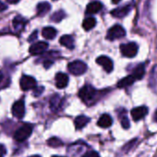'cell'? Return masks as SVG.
<instances>
[{
	"mask_svg": "<svg viewBox=\"0 0 157 157\" xmlns=\"http://www.w3.org/2000/svg\"><path fill=\"white\" fill-rule=\"evenodd\" d=\"M51 10V5L48 2H40L37 6V14L40 17L45 16Z\"/></svg>",
	"mask_w": 157,
	"mask_h": 157,
	"instance_id": "cell-21",
	"label": "cell"
},
{
	"mask_svg": "<svg viewBox=\"0 0 157 157\" xmlns=\"http://www.w3.org/2000/svg\"><path fill=\"white\" fill-rule=\"evenodd\" d=\"M26 23H27V20L24 17H20V16H17L13 19V27H14L15 30H17V31L23 30V29L25 28Z\"/></svg>",
	"mask_w": 157,
	"mask_h": 157,
	"instance_id": "cell-20",
	"label": "cell"
},
{
	"mask_svg": "<svg viewBox=\"0 0 157 157\" xmlns=\"http://www.w3.org/2000/svg\"><path fill=\"white\" fill-rule=\"evenodd\" d=\"M53 1H56V0H53Z\"/></svg>",
	"mask_w": 157,
	"mask_h": 157,
	"instance_id": "cell-40",
	"label": "cell"
},
{
	"mask_svg": "<svg viewBox=\"0 0 157 157\" xmlns=\"http://www.w3.org/2000/svg\"><path fill=\"white\" fill-rule=\"evenodd\" d=\"M37 35H38V31L37 30H34L31 34H30V36H29V42H32V41H34L36 39H37Z\"/></svg>",
	"mask_w": 157,
	"mask_h": 157,
	"instance_id": "cell-30",
	"label": "cell"
},
{
	"mask_svg": "<svg viewBox=\"0 0 157 157\" xmlns=\"http://www.w3.org/2000/svg\"><path fill=\"white\" fill-rule=\"evenodd\" d=\"M8 3H10V4H17V3H18L19 2V0H6Z\"/></svg>",
	"mask_w": 157,
	"mask_h": 157,
	"instance_id": "cell-34",
	"label": "cell"
},
{
	"mask_svg": "<svg viewBox=\"0 0 157 157\" xmlns=\"http://www.w3.org/2000/svg\"><path fill=\"white\" fill-rule=\"evenodd\" d=\"M52 157H63V156H57V155H54V156H52Z\"/></svg>",
	"mask_w": 157,
	"mask_h": 157,
	"instance_id": "cell-39",
	"label": "cell"
},
{
	"mask_svg": "<svg viewBox=\"0 0 157 157\" xmlns=\"http://www.w3.org/2000/svg\"><path fill=\"white\" fill-rule=\"evenodd\" d=\"M20 87L24 91L34 89L35 87H37V81L32 76L23 75L20 79Z\"/></svg>",
	"mask_w": 157,
	"mask_h": 157,
	"instance_id": "cell-7",
	"label": "cell"
},
{
	"mask_svg": "<svg viewBox=\"0 0 157 157\" xmlns=\"http://www.w3.org/2000/svg\"><path fill=\"white\" fill-rule=\"evenodd\" d=\"M6 8H7L6 5L5 3H3V2H1V1H0V12H2V11L6 10Z\"/></svg>",
	"mask_w": 157,
	"mask_h": 157,
	"instance_id": "cell-33",
	"label": "cell"
},
{
	"mask_svg": "<svg viewBox=\"0 0 157 157\" xmlns=\"http://www.w3.org/2000/svg\"><path fill=\"white\" fill-rule=\"evenodd\" d=\"M144 74H145V65L144 63H141L133 70L132 75L135 77L136 80H140L144 76Z\"/></svg>",
	"mask_w": 157,
	"mask_h": 157,
	"instance_id": "cell-24",
	"label": "cell"
},
{
	"mask_svg": "<svg viewBox=\"0 0 157 157\" xmlns=\"http://www.w3.org/2000/svg\"><path fill=\"white\" fill-rule=\"evenodd\" d=\"M112 118L109 115V114H103L98 121V125L100 127V128H104V129H107V128H109L111 125H112Z\"/></svg>",
	"mask_w": 157,
	"mask_h": 157,
	"instance_id": "cell-15",
	"label": "cell"
},
{
	"mask_svg": "<svg viewBox=\"0 0 157 157\" xmlns=\"http://www.w3.org/2000/svg\"><path fill=\"white\" fill-rule=\"evenodd\" d=\"M82 157H100L99 156V155H98V153H97V152H95V151H88V152H86V153H85Z\"/></svg>",
	"mask_w": 157,
	"mask_h": 157,
	"instance_id": "cell-28",
	"label": "cell"
},
{
	"mask_svg": "<svg viewBox=\"0 0 157 157\" xmlns=\"http://www.w3.org/2000/svg\"><path fill=\"white\" fill-rule=\"evenodd\" d=\"M64 17H65V13H64V11L59 10V11H56L55 13L52 14V16L51 17V20L53 21V22L58 23V22L62 21Z\"/></svg>",
	"mask_w": 157,
	"mask_h": 157,
	"instance_id": "cell-25",
	"label": "cell"
},
{
	"mask_svg": "<svg viewBox=\"0 0 157 157\" xmlns=\"http://www.w3.org/2000/svg\"><path fill=\"white\" fill-rule=\"evenodd\" d=\"M132 117L133 119V121H138L142 119H144L147 114H148V108L145 106H141V107H137L132 109Z\"/></svg>",
	"mask_w": 157,
	"mask_h": 157,
	"instance_id": "cell-10",
	"label": "cell"
},
{
	"mask_svg": "<svg viewBox=\"0 0 157 157\" xmlns=\"http://www.w3.org/2000/svg\"><path fill=\"white\" fill-rule=\"evenodd\" d=\"M154 121L157 122V110L155 111V115H154Z\"/></svg>",
	"mask_w": 157,
	"mask_h": 157,
	"instance_id": "cell-35",
	"label": "cell"
},
{
	"mask_svg": "<svg viewBox=\"0 0 157 157\" xmlns=\"http://www.w3.org/2000/svg\"><path fill=\"white\" fill-rule=\"evenodd\" d=\"M32 130H33V127L31 124H24L22 125L21 127H19L14 133V139L17 141V142H24L26 141L27 139L29 138V136L31 135L32 133Z\"/></svg>",
	"mask_w": 157,
	"mask_h": 157,
	"instance_id": "cell-2",
	"label": "cell"
},
{
	"mask_svg": "<svg viewBox=\"0 0 157 157\" xmlns=\"http://www.w3.org/2000/svg\"><path fill=\"white\" fill-rule=\"evenodd\" d=\"M149 86L150 88L157 94V64L153 68L150 78H149Z\"/></svg>",
	"mask_w": 157,
	"mask_h": 157,
	"instance_id": "cell-17",
	"label": "cell"
},
{
	"mask_svg": "<svg viewBox=\"0 0 157 157\" xmlns=\"http://www.w3.org/2000/svg\"><path fill=\"white\" fill-rule=\"evenodd\" d=\"M96 62H97L98 64L101 65L102 68L107 73H111L112 72V70H113V62L109 57L105 56V55H101V56L97 58Z\"/></svg>",
	"mask_w": 157,
	"mask_h": 157,
	"instance_id": "cell-9",
	"label": "cell"
},
{
	"mask_svg": "<svg viewBox=\"0 0 157 157\" xmlns=\"http://www.w3.org/2000/svg\"><path fill=\"white\" fill-rule=\"evenodd\" d=\"M29 157H40V155H32V156H29Z\"/></svg>",
	"mask_w": 157,
	"mask_h": 157,
	"instance_id": "cell-38",
	"label": "cell"
},
{
	"mask_svg": "<svg viewBox=\"0 0 157 157\" xmlns=\"http://www.w3.org/2000/svg\"><path fill=\"white\" fill-rule=\"evenodd\" d=\"M60 43L69 50H73L75 48V40L70 35H63L60 39Z\"/></svg>",
	"mask_w": 157,
	"mask_h": 157,
	"instance_id": "cell-18",
	"label": "cell"
},
{
	"mask_svg": "<svg viewBox=\"0 0 157 157\" xmlns=\"http://www.w3.org/2000/svg\"><path fill=\"white\" fill-rule=\"evenodd\" d=\"M42 36L47 39V40H52L55 38L56 34H57V30L52 28V27H45L43 29H42V32H41Z\"/></svg>",
	"mask_w": 157,
	"mask_h": 157,
	"instance_id": "cell-23",
	"label": "cell"
},
{
	"mask_svg": "<svg viewBox=\"0 0 157 157\" xmlns=\"http://www.w3.org/2000/svg\"><path fill=\"white\" fill-rule=\"evenodd\" d=\"M63 106V98L59 95H54L50 100V107L53 112H58L61 110Z\"/></svg>",
	"mask_w": 157,
	"mask_h": 157,
	"instance_id": "cell-13",
	"label": "cell"
},
{
	"mask_svg": "<svg viewBox=\"0 0 157 157\" xmlns=\"http://www.w3.org/2000/svg\"><path fill=\"white\" fill-rule=\"evenodd\" d=\"M97 25V19L94 17H88L84 19L83 21V28L85 30L89 31L93 28H95Z\"/></svg>",
	"mask_w": 157,
	"mask_h": 157,
	"instance_id": "cell-22",
	"label": "cell"
},
{
	"mask_svg": "<svg viewBox=\"0 0 157 157\" xmlns=\"http://www.w3.org/2000/svg\"><path fill=\"white\" fill-rule=\"evenodd\" d=\"M102 7H103V5L99 1H94L87 5L86 13L87 15H94V14L99 12L102 9Z\"/></svg>",
	"mask_w": 157,
	"mask_h": 157,
	"instance_id": "cell-14",
	"label": "cell"
},
{
	"mask_svg": "<svg viewBox=\"0 0 157 157\" xmlns=\"http://www.w3.org/2000/svg\"><path fill=\"white\" fill-rule=\"evenodd\" d=\"M87 70V66L86 63L76 60L68 64V71L74 75H82Z\"/></svg>",
	"mask_w": 157,
	"mask_h": 157,
	"instance_id": "cell-3",
	"label": "cell"
},
{
	"mask_svg": "<svg viewBox=\"0 0 157 157\" xmlns=\"http://www.w3.org/2000/svg\"><path fill=\"white\" fill-rule=\"evenodd\" d=\"M121 0H112V3L113 4H119Z\"/></svg>",
	"mask_w": 157,
	"mask_h": 157,
	"instance_id": "cell-36",
	"label": "cell"
},
{
	"mask_svg": "<svg viewBox=\"0 0 157 157\" xmlns=\"http://www.w3.org/2000/svg\"><path fill=\"white\" fill-rule=\"evenodd\" d=\"M6 155V149L3 144H0V157H5Z\"/></svg>",
	"mask_w": 157,
	"mask_h": 157,
	"instance_id": "cell-31",
	"label": "cell"
},
{
	"mask_svg": "<svg viewBox=\"0 0 157 157\" xmlns=\"http://www.w3.org/2000/svg\"><path fill=\"white\" fill-rule=\"evenodd\" d=\"M98 94L99 92L94 86H92L91 85H86L79 90L78 96L85 104H86L87 106H91L97 102L98 98Z\"/></svg>",
	"mask_w": 157,
	"mask_h": 157,
	"instance_id": "cell-1",
	"label": "cell"
},
{
	"mask_svg": "<svg viewBox=\"0 0 157 157\" xmlns=\"http://www.w3.org/2000/svg\"><path fill=\"white\" fill-rule=\"evenodd\" d=\"M135 81H136L135 77L132 75H130L122 78L121 80H120L119 83H118V85H117V86L119 88H125V87L131 86Z\"/></svg>",
	"mask_w": 157,
	"mask_h": 157,
	"instance_id": "cell-19",
	"label": "cell"
},
{
	"mask_svg": "<svg viewBox=\"0 0 157 157\" xmlns=\"http://www.w3.org/2000/svg\"><path fill=\"white\" fill-rule=\"evenodd\" d=\"M120 49L123 56L128 58H132L137 55L139 48L135 42H128V43L121 44Z\"/></svg>",
	"mask_w": 157,
	"mask_h": 157,
	"instance_id": "cell-4",
	"label": "cell"
},
{
	"mask_svg": "<svg viewBox=\"0 0 157 157\" xmlns=\"http://www.w3.org/2000/svg\"><path fill=\"white\" fill-rule=\"evenodd\" d=\"M49 45L47 42L45 41H39L36 42L34 44H32L29 48V52L32 55H36V54H40L43 53L47 49H48Z\"/></svg>",
	"mask_w": 157,
	"mask_h": 157,
	"instance_id": "cell-11",
	"label": "cell"
},
{
	"mask_svg": "<svg viewBox=\"0 0 157 157\" xmlns=\"http://www.w3.org/2000/svg\"><path fill=\"white\" fill-rule=\"evenodd\" d=\"M132 7H133V3L125 5V6H123L121 7H117V8L113 9L110 13H111V15L113 17H118V18H121V17H126L132 11Z\"/></svg>",
	"mask_w": 157,
	"mask_h": 157,
	"instance_id": "cell-8",
	"label": "cell"
},
{
	"mask_svg": "<svg viewBox=\"0 0 157 157\" xmlns=\"http://www.w3.org/2000/svg\"><path fill=\"white\" fill-rule=\"evenodd\" d=\"M125 35H126V31L123 27H121V25H114L108 30L107 39L109 40H115L123 38Z\"/></svg>",
	"mask_w": 157,
	"mask_h": 157,
	"instance_id": "cell-5",
	"label": "cell"
},
{
	"mask_svg": "<svg viewBox=\"0 0 157 157\" xmlns=\"http://www.w3.org/2000/svg\"><path fill=\"white\" fill-rule=\"evenodd\" d=\"M12 114L15 118L21 120L25 116V102L23 99H19L16 101L12 106Z\"/></svg>",
	"mask_w": 157,
	"mask_h": 157,
	"instance_id": "cell-6",
	"label": "cell"
},
{
	"mask_svg": "<svg viewBox=\"0 0 157 157\" xmlns=\"http://www.w3.org/2000/svg\"><path fill=\"white\" fill-rule=\"evenodd\" d=\"M90 121V118L85 116V115H80L78 117L75 118V126L76 128V130H81L84 127H86L88 122Z\"/></svg>",
	"mask_w": 157,
	"mask_h": 157,
	"instance_id": "cell-16",
	"label": "cell"
},
{
	"mask_svg": "<svg viewBox=\"0 0 157 157\" xmlns=\"http://www.w3.org/2000/svg\"><path fill=\"white\" fill-rule=\"evenodd\" d=\"M3 74H2V72H0V83H1V81L3 80Z\"/></svg>",
	"mask_w": 157,
	"mask_h": 157,
	"instance_id": "cell-37",
	"label": "cell"
},
{
	"mask_svg": "<svg viewBox=\"0 0 157 157\" xmlns=\"http://www.w3.org/2000/svg\"><path fill=\"white\" fill-rule=\"evenodd\" d=\"M69 82V77L66 74L63 73H58L55 76V85L57 88L63 89L67 86Z\"/></svg>",
	"mask_w": 157,
	"mask_h": 157,
	"instance_id": "cell-12",
	"label": "cell"
},
{
	"mask_svg": "<svg viewBox=\"0 0 157 157\" xmlns=\"http://www.w3.org/2000/svg\"><path fill=\"white\" fill-rule=\"evenodd\" d=\"M121 126L123 127V129H129L130 128V121L128 119V117L123 116L121 119Z\"/></svg>",
	"mask_w": 157,
	"mask_h": 157,
	"instance_id": "cell-27",
	"label": "cell"
},
{
	"mask_svg": "<svg viewBox=\"0 0 157 157\" xmlns=\"http://www.w3.org/2000/svg\"><path fill=\"white\" fill-rule=\"evenodd\" d=\"M43 90H44V87H42V86L35 87V88H34V93H33V95H34L35 97H39V96L41 95V93L43 92Z\"/></svg>",
	"mask_w": 157,
	"mask_h": 157,
	"instance_id": "cell-29",
	"label": "cell"
},
{
	"mask_svg": "<svg viewBox=\"0 0 157 157\" xmlns=\"http://www.w3.org/2000/svg\"><path fill=\"white\" fill-rule=\"evenodd\" d=\"M52 63H53V62H52V61L47 60V61H45V62L43 63V65L45 66V68H46V69H48V68H49V67H50V66L52 64Z\"/></svg>",
	"mask_w": 157,
	"mask_h": 157,
	"instance_id": "cell-32",
	"label": "cell"
},
{
	"mask_svg": "<svg viewBox=\"0 0 157 157\" xmlns=\"http://www.w3.org/2000/svg\"><path fill=\"white\" fill-rule=\"evenodd\" d=\"M47 144L49 146L52 147V148H57V147H61L63 144V142L59 138H57V137H52V138H50L47 141Z\"/></svg>",
	"mask_w": 157,
	"mask_h": 157,
	"instance_id": "cell-26",
	"label": "cell"
}]
</instances>
